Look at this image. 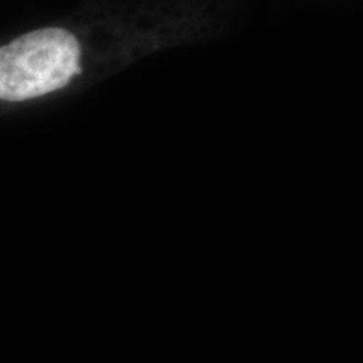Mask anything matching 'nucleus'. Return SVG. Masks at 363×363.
Masks as SVG:
<instances>
[{
  "label": "nucleus",
  "mask_w": 363,
  "mask_h": 363,
  "mask_svg": "<svg viewBox=\"0 0 363 363\" xmlns=\"http://www.w3.org/2000/svg\"><path fill=\"white\" fill-rule=\"evenodd\" d=\"M81 72V45L61 27L30 30L0 45V101L26 103L66 88Z\"/></svg>",
  "instance_id": "obj_1"
}]
</instances>
